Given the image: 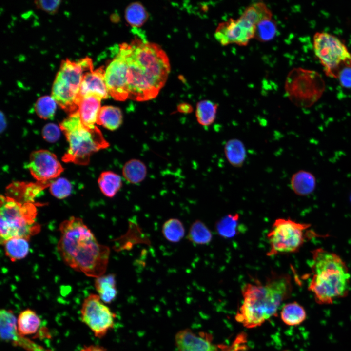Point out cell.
I'll use <instances>...</instances> for the list:
<instances>
[{
    "label": "cell",
    "mask_w": 351,
    "mask_h": 351,
    "mask_svg": "<svg viewBox=\"0 0 351 351\" xmlns=\"http://www.w3.org/2000/svg\"><path fill=\"white\" fill-rule=\"evenodd\" d=\"M128 98L146 101L155 98L170 72L165 52L157 44L136 38L119 46Z\"/></svg>",
    "instance_id": "6da1fadb"
},
{
    "label": "cell",
    "mask_w": 351,
    "mask_h": 351,
    "mask_svg": "<svg viewBox=\"0 0 351 351\" xmlns=\"http://www.w3.org/2000/svg\"><path fill=\"white\" fill-rule=\"evenodd\" d=\"M58 253L65 264L86 276L98 278L106 272L110 248L100 244L82 219L71 216L59 226Z\"/></svg>",
    "instance_id": "7a4b0ae2"
},
{
    "label": "cell",
    "mask_w": 351,
    "mask_h": 351,
    "mask_svg": "<svg viewBox=\"0 0 351 351\" xmlns=\"http://www.w3.org/2000/svg\"><path fill=\"white\" fill-rule=\"evenodd\" d=\"M292 284L287 274L273 273L263 282L255 280L242 287L243 301L235 319L247 328L261 326L277 314L281 304L291 296Z\"/></svg>",
    "instance_id": "3957f363"
},
{
    "label": "cell",
    "mask_w": 351,
    "mask_h": 351,
    "mask_svg": "<svg viewBox=\"0 0 351 351\" xmlns=\"http://www.w3.org/2000/svg\"><path fill=\"white\" fill-rule=\"evenodd\" d=\"M309 265L312 273L308 290L319 304H332L346 296L351 274L343 260L336 254L321 248L313 250Z\"/></svg>",
    "instance_id": "277c9868"
},
{
    "label": "cell",
    "mask_w": 351,
    "mask_h": 351,
    "mask_svg": "<svg viewBox=\"0 0 351 351\" xmlns=\"http://www.w3.org/2000/svg\"><path fill=\"white\" fill-rule=\"evenodd\" d=\"M59 127L69 143L68 149L62 158L65 162L87 165L92 154L109 146L96 126L88 127L82 123L78 110L64 119Z\"/></svg>",
    "instance_id": "5b68a950"
},
{
    "label": "cell",
    "mask_w": 351,
    "mask_h": 351,
    "mask_svg": "<svg viewBox=\"0 0 351 351\" xmlns=\"http://www.w3.org/2000/svg\"><path fill=\"white\" fill-rule=\"evenodd\" d=\"M37 210L35 203L21 202L7 195H0V243L12 238L28 240L38 234L41 226L36 221Z\"/></svg>",
    "instance_id": "8992f818"
},
{
    "label": "cell",
    "mask_w": 351,
    "mask_h": 351,
    "mask_svg": "<svg viewBox=\"0 0 351 351\" xmlns=\"http://www.w3.org/2000/svg\"><path fill=\"white\" fill-rule=\"evenodd\" d=\"M93 70L92 59L77 61L66 59L61 62L52 88V97L64 110L72 114L78 109V99L84 74Z\"/></svg>",
    "instance_id": "52a82bcc"
},
{
    "label": "cell",
    "mask_w": 351,
    "mask_h": 351,
    "mask_svg": "<svg viewBox=\"0 0 351 351\" xmlns=\"http://www.w3.org/2000/svg\"><path fill=\"white\" fill-rule=\"evenodd\" d=\"M285 92L296 106L309 107L321 98L325 89L322 76L317 72L301 67L294 68L285 82Z\"/></svg>",
    "instance_id": "ba28073f"
},
{
    "label": "cell",
    "mask_w": 351,
    "mask_h": 351,
    "mask_svg": "<svg viewBox=\"0 0 351 351\" xmlns=\"http://www.w3.org/2000/svg\"><path fill=\"white\" fill-rule=\"evenodd\" d=\"M309 224L296 222L290 218L276 219L267 238L269 243V256L297 252L303 245Z\"/></svg>",
    "instance_id": "9c48e42d"
},
{
    "label": "cell",
    "mask_w": 351,
    "mask_h": 351,
    "mask_svg": "<svg viewBox=\"0 0 351 351\" xmlns=\"http://www.w3.org/2000/svg\"><path fill=\"white\" fill-rule=\"evenodd\" d=\"M313 46L315 55L327 76L337 78L342 69L351 67V54L336 36L326 32H316L313 36Z\"/></svg>",
    "instance_id": "30bf717a"
},
{
    "label": "cell",
    "mask_w": 351,
    "mask_h": 351,
    "mask_svg": "<svg viewBox=\"0 0 351 351\" xmlns=\"http://www.w3.org/2000/svg\"><path fill=\"white\" fill-rule=\"evenodd\" d=\"M213 335L206 332H195L190 328L178 331L175 343L178 351H241L246 349V336H237L231 345L216 344Z\"/></svg>",
    "instance_id": "8fae6325"
},
{
    "label": "cell",
    "mask_w": 351,
    "mask_h": 351,
    "mask_svg": "<svg viewBox=\"0 0 351 351\" xmlns=\"http://www.w3.org/2000/svg\"><path fill=\"white\" fill-rule=\"evenodd\" d=\"M80 313L82 321L98 338L104 337L114 328L117 317L98 294L93 293L84 300Z\"/></svg>",
    "instance_id": "7c38bea8"
},
{
    "label": "cell",
    "mask_w": 351,
    "mask_h": 351,
    "mask_svg": "<svg viewBox=\"0 0 351 351\" xmlns=\"http://www.w3.org/2000/svg\"><path fill=\"white\" fill-rule=\"evenodd\" d=\"M254 26L240 16L219 23L214 31V38L222 46H246L254 38Z\"/></svg>",
    "instance_id": "4fadbf2b"
},
{
    "label": "cell",
    "mask_w": 351,
    "mask_h": 351,
    "mask_svg": "<svg viewBox=\"0 0 351 351\" xmlns=\"http://www.w3.org/2000/svg\"><path fill=\"white\" fill-rule=\"evenodd\" d=\"M27 168L37 181L46 182L56 178L63 168L56 156L51 152L40 149L31 153Z\"/></svg>",
    "instance_id": "5bb4252c"
},
{
    "label": "cell",
    "mask_w": 351,
    "mask_h": 351,
    "mask_svg": "<svg viewBox=\"0 0 351 351\" xmlns=\"http://www.w3.org/2000/svg\"><path fill=\"white\" fill-rule=\"evenodd\" d=\"M109 95L105 80V69L102 66L84 74L80 87L78 106L80 99L84 97L93 96L102 100L107 98Z\"/></svg>",
    "instance_id": "9a60e30c"
},
{
    "label": "cell",
    "mask_w": 351,
    "mask_h": 351,
    "mask_svg": "<svg viewBox=\"0 0 351 351\" xmlns=\"http://www.w3.org/2000/svg\"><path fill=\"white\" fill-rule=\"evenodd\" d=\"M52 181H37L36 183L15 182L6 188V195L21 202H34V198Z\"/></svg>",
    "instance_id": "2e32d148"
},
{
    "label": "cell",
    "mask_w": 351,
    "mask_h": 351,
    "mask_svg": "<svg viewBox=\"0 0 351 351\" xmlns=\"http://www.w3.org/2000/svg\"><path fill=\"white\" fill-rule=\"evenodd\" d=\"M100 98L93 96L84 97L78 103V111L82 123L88 127H92L97 123V117L101 108Z\"/></svg>",
    "instance_id": "e0dca14e"
},
{
    "label": "cell",
    "mask_w": 351,
    "mask_h": 351,
    "mask_svg": "<svg viewBox=\"0 0 351 351\" xmlns=\"http://www.w3.org/2000/svg\"><path fill=\"white\" fill-rule=\"evenodd\" d=\"M224 153L229 163L235 168L241 167L247 157V151L243 142L237 138H231L224 146Z\"/></svg>",
    "instance_id": "ac0fdd59"
},
{
    "label": "cell",
    "mask_w": 351,
    "mask_h": 351,
    "mask_svg": "<svg viewBox=\"0 0 351 351\" xmlns=\"http://www.w3.org/2000/svg\"><path fill=\"white\" fill-rule=\"evenodd\" d=\"M94 284L98 295L104 303L109 304L116 299L117 291L114 274H103L96 278Z\"/></svg>",
    "instance_id": "d6986e66"
},
{
    "label": "cell",
    "mask_w": 351,
    "mask_h": 351,
    "mask_svg": "<svg viewBox=\"0 0 351 351\" xmlns=\"http://www.w3.org/2000/svg\"><path fill=\"white\" fill-rule=\"evenodd\" d=\"M316 185L315 178L311 173L299 171L292 176L290 185L292 190L297 195H307L313 191Z\"/></svg>",
    "instance_id": "ffe728a7"
},
{
    "label": "cell",
    "mask_w": 351,
    "mask_h": 351,
    "mask_svg": "<svg viewBox=\"0 0 351 351\" xmlns=\"http://www.w3.org/2000/svg\"><path fill=\"white\" fill-rule=\"evenodd\" d=\"M41 320L33 310L27 309L21 311L17 319L18 334L21 337L34 334L40 325Z\"/></svg>",
    "instance_id": "44dd1931"
},
{
    "label": "cell",
    "mask_w": 351,
    "mask_h": 351,
    "mask_svg": "<svg viewBox=\"0 0 351 351\" xmlns=\"http://www.w3.org/2000/svg\"><path fill=\"white\" fill-rule=\"evenodd\" d=\"M122 122V114L119 108L110 105L101 107L97 124L107 129L114 130L120 126Z\"/></svg>",
    "instance_id": "7402d4cb"
},
{
    "label": "cell",
    "mask_w": 351,
    "mask_h": 351,
    "mask_svg": "<svg viewBox=\"0 0 351 351\" xmlns=\"http://www.w3.org/2000/svg\"><path fill=\"white\" fill-rule=\"evenodd\" d=\"M238 214H227L220 219L215 224L218 234L222 238L228 239L235 237L240 230Z\"/></svg>",
    "instance_id": "603a6c76"
},
{
    "label": "cell",
    "mask_w": 351,
    "mask_h": 351,
    "mask_svg": "<svg viewBox=\"0 0 351 351\" xmlns=\"http://www.w3.org/2000/svg\"><path fill=\"white\" fill-rule=\"evenodd\" d=\"M280 316L282 321L288 326H297L306 319L307 313L304 307L297 302L286 304L281 309Z\"/></svg>",
    "instance_id": "cb8c5ba5"
},
{
    "label": "cell",
    "mask_w": 351,
    "mask_h": 351,
    "mask_svg": "<svg viewBox=\"0 0 351 351\" xmlns=\"http://www.w3.org/2000/svg\"><path fill=\"white\" fill-rule=\"evenodd\" d=\"M29 240L22 237L8 239L2 244L6 255L12 262L25 258L29 251Z\"/></svg>",
    "instance_id": "d4e9b609"
},
{
    "label": "cell",
    "mask_w": 351,
    "mask_h": 351,
    "mask_svg": "<svg viewBox=\"0 0 351 351\" xmlns=\"http://www.w3.org/2000/svg\"><path fill=\"white\" fill-rule=\"evenodd\" d=\"M218 104L211 100L199 101L196 107L195 116L198 123L205 127L212 125L215 121Z\"/></svg>",
    "instance_id": "484cf974"
},
{
    "label": "cell",
    "mask_w": 351,
    "mask_h": 351,
    "mask_svg": "<svg viewBox=\"0 0 351 351\" xmlns=\"http://www.w3.org/2000/svg\"><path fill=\"white\" fill-rule=\"evenodd\" d=\"M98 182L101 192L108 197L114 196L122 185L120 176L111 171L101 173Z\"/></svg>",
    "instance_id": "4316f807"
},
{
    "label": "cell",
    "mask_w": 351,
    "mask_h": 351,
    "mask_svg": "<svg viewBox=\"0 0 351 351\" xmlns=\"http://www.w3.org/2000/svg\"><path fill=\"white\" fill-rule=\"evenodd\" d=\"M240 16L255 26L260 21L273 18V14L265 3L258 1L247 6Z\"/></svg>",
    "instance_id": "83f0119b"
},
{
    "label": "cell",
    "mask_w": 351,
    "mask_h": 351,
    "mask_svg": "<svg viewBox=\"0 0 351 351\" xmlns=\"http://www.w3.org/2000/svg\"><path fill=\"white\" fill-rule=\"evenodd\" d=\"M187 238L196 245H206L211 242L213 234L203 222L196 220L190 226Z\"/></svg>",
    "instance_id": "f1b7e54d"
},
{
    "label": "cell",
    "mask_w": 351,
    "mask_h": 351,
    "mask_svg": "<svg viewBox=\"0 0 351 351\" xmlns=\"http://www.w3.org/2000/svg\"><path fill=\"white\" fill-rule=\"evenodd\" d=\"M0 313L1 338L12 341L18 334L17 319L11 310L2 309Z\"/></svg>",
    "instance_id": "f546056e"
},
{
    "label": "cell",
    "mask_w": 351,
    "mask_h": 351,
    "mask_svg": "<svg viewBox=\"0 0 351 351\" xmlns=\"http://www.w3.org/2000/svg\"><path fill=\"white\" fill-rule=\"evenodd\" d=\"M277 26L273 18L263 20L254 26V37L259 41L265 42L271 40L276 35Z\"/></svg>",
    "instance_id": "4dcf8cb0"
},
{
    "label": "cell",
    "mask_w": 351,
    "mask_h": 351,
    "mask_svg": "<svg viewBox=\"0 0 351 351\" xmlns=\"http://www.w3.org/2000/svg\"><path fill=\"white\" fill-rule=\"evenodd\" d=\"M185 228L182 222L177 218H170L163 224L162 233L169 242H179L185 235Z\"/></svg>",
    "instance_id": "1f68e13d"
},
{
    "label": "cell",
    "mask_w": 351,
    "mask_h": 351,
    "mask_svg": "<svg viewBox=\"0 0 351 351\" xmlns=\"http://www.w3.org/2000/svg\"><path fill=\"white\" fill-rule=\"evenodd\" d=\"M122 173L123 176L131 183H137L145 178L146 168L140 160L133 159L128 161L124 165Z\"/></svg>",
    "instance_id": "d6a6232c"
},
{
    "label": "cell",
    "mask_w": 351,
    "mask_h": 351,
    "mask_svg": "<svg viewBox=\"0 0 351 351\" xmlns=\"http://www.w3.org/2000/svg\"><path fill=\"white\" fill-rule=\"evenodd\" d=\"M125 19L134 27L141 26L148 18V13L143 6L138 2L129 5L125 10Z\"/></svg>",
    "instance_id": "836d02e7"
},
{
    "label": "cell",
    "mask_w": 351,
    "mask_h": 351,
    "mask_svg": "<svg viewBox=\"0 0 351 351\" xmlns=\"http://www.w3.org/2000/svg\"><path fill=\"white\" fill-rule=\"evenodd\" d=\"M57 104L52 96H44L37 100L35 110L39 117L44 119H51L55 114Z\"/></svg>",
    "instance_id": "e575fe53"
},
{
    "label": "cell",
    "mask_w": 351,
    "mask_h": 351,
    "mask_svg": "<svg viewBox=\"0 0 351 351\" xmlns=\"http://www.w3.org/2000/svg\"><path fill=\"white\" fill-rule=\"evenodd\" d=\"M72 185L67 179L60 177L52 181L49 186V190L52 195L58 199H64L70 195Z\"/></svg>",
    "instance_id": "d590c367"
},
{
    "label": "cell",
    "mask_w": 351,
    "mask_h": 351,
    "mask_svg": "<svg viewBox=\"0 0 351 351\" xmlns=\"http://www.w3.org/2000/svg\"><path fill=\"white\" fill-rule=\"evenodd\" d=\"M60 127L56 124L52 123H48L42 129L43 137L48 142H55L60 137Z\"/></svg>",
    "instance_id": "8d00e7d4"
},
{
    "label": "cell",
    "mask_w": 351,
    "mask_h": 351,
    "mask_svg": "<svg viewBox=\"0 0 351 351\" xmlns=\"http://www.w3.org/2000/svg\"><path fill=\"white\" fill-rule=\"evenodd\" d=\"M60 2V0H39L35 1L38 8L50 14H54L57 11Z\"/></svg>",
    "instance_id": "74e56055"
},
{
    "label": "cell",
    "mask_w": 351,
    "mask_h": 351,
    "mask_svg": "<svg viewBox=\"0 0 351 351\" xmlns=\"http://www.w3.org/2000/svg\"><path fill=\"white\" fill-rule=\"evenodd\" d=\"M337 78L343 87L351 88V67H345L342 69Z\"/></svg>",
    "instance_id": "f35d334b"
},
{
    "label": "cell",
    "mask_w": 351,
    "mask_h": 351,
    "mask_svg": "<svg viewBox=\"0 0 351 351\" xmlns=\"http://www.w3.org/2000/svg\"><path fill=\"white\" fill-rule=\"evenodd\" d=\"M80 351H109L104 347L96 345L84 346Z\"/></svg>",
    "instance_id": "ab89813d"
},
{
    "label": "cell",
    "mask_w": 351,
    "mask_h": 351,
    "mask_svg": "<svg viewBox=\"0 0 351 351\" xmlns=\"http://www.w3.org/2000/svg\"><path fill=\"white\" fill-rule=\"evenodd\" d=\"M0 130L1 132L5 129L6 126V120L3 114L1 112L0 113Z\"/></svg>",
    "instance_id": "60d3db41"
},
{
    "label": "cell",
    "mask_w": 351,
    "mask_h": 351,
    "mask_svg": "<svg viewBox=\"0 0 351 351\" xmlns=\"http://www.w3.org/2000/svg\"><path fill=\"white\" fill-rule=\"evenodd\" d=\"M179 109L180 110H182L183 112L188 113L190 112L193 109L190 105L184 104L183 106H180Z\"/></svg>",
    "instance_id": "b9f144b4"
},
{
    "label": "cell",
    "mask_w": 351,
    "mask_h": 351,
    "mask_svg": "<svg viewBox=\"0 0 351 351\" xmlns=\"http://www.w3.org/2000/svg\"><path fill=\"white\" fill-rule=\"evenodd\" d=\"M287 351V350H285V351Z\"/></svg>",
    "instance_id": "7bdbcfd3"
}]
</instances>
